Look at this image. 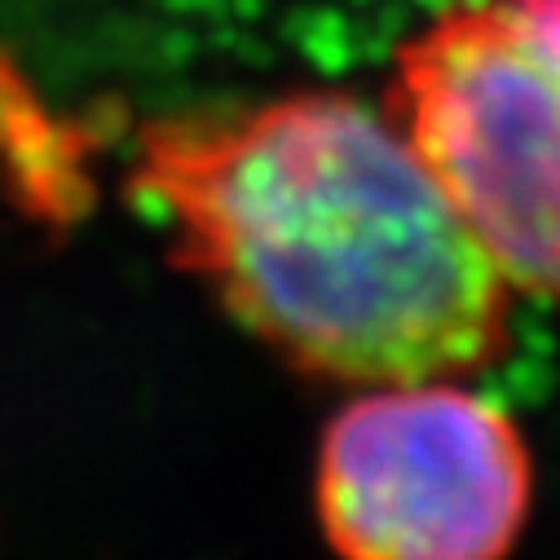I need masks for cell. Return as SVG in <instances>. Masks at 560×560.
Wrapping results in <instances>:
<instances>
[{"mask_svg": "<svg viewBox=\"0 0 560 560\" xmlns=\"http://www.w3.org/2000/svg\"><path fill=\"white\" fill-rule=\"evenodd\" d=\"M132 190L168 221L177 260L296 371L415 384L508 345L503 273L406 132L349 93L155 119Z\"/></svg>", "mask_w": 560, "mask_h": 560, "instance_id": "1", "label": "cell"}, {"mask_svg": "<svg viewBox=\"0 0 560 560\" xmlns=\"http://www.w3.org/2000/svg\"><path fill=\"white\" fill-rule=\"evenodd\" d=\"M388 106L503 283L560 305V58L503 5L455 10L397 54Z\"/></svg>", "mask_w": 560, "mask_h": 560, "instance_id": "2", "label": "cell"}, {"mask_svg": "<svg viewBox=\"0 0 560 560\" xmlns=\"http://www.w3.org/2000/svg\"><path fill=\"white\" fill-rule=\"evenodd\" d=\"M516 424L455 384H375L323 433L314 503L345 560H503L529 516Z\"/></svg>", "mask_w": 560, "mask_h": 560, "instance_id": "3", "label": "cell"}, {"mask_svg": "<svg viewBox=\"0 0 560 560\" xmlns=\"http://www.w3.org/2000/svg\"><path fill=\"white\" fill-rule=\"evenodd\" d=\"M0 168L10 195L49 221H71L93 195L80 132L54 119L10 62H0Z\"/></svg>", "mask_w": 560, "mask_h": 560, "instance_id": "4", "label": "cell"}]
</instances>
